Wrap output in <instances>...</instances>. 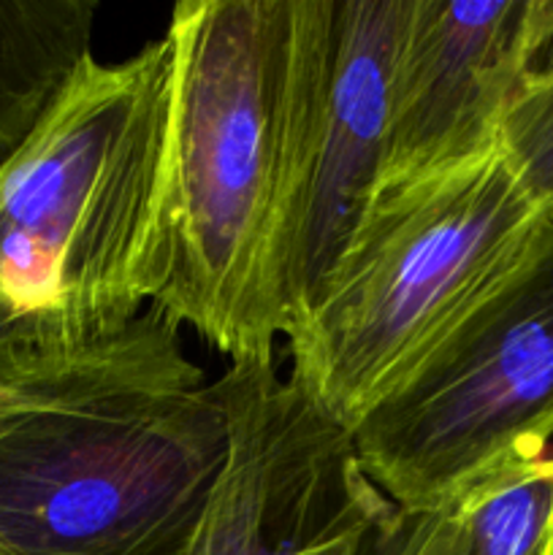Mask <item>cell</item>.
Listing matches in <instances>:
<instances>
[{"instance_id":"obj_12","label":"cell","mask_w":553,"mask_h":555,"mask_svg":"<svg viewBox=\"0 0 553 555\" xmlns=\"http://www.w3.org/2000/svg\"><path fill=\"white\" fill-rule=\"evenodd\" d=\"M374 555H472L461 526L459 509L450 504L445 509L423 515H401L399 526L380 542Z\"/></svg>"},{"instance_id":"obj_14","label":"cell","mask_w":553,"mask_h":555,"mask_svg":"<svg viewBox=\"0 0 553 555\" xmlns=\"http://www.w3.org/2000/svg\"><path fill=\"white\" fill-rule=\"evenodd\" d=\"M535 555H553V540H548V542H545V545H542V547H540V551H537Z\"/></svg>"},{"instance_id":"obj_2","label":"cell","mask_w":553,"mask_h":555,"mask_svg":"<svg viewBox=\"0 0 553 555\" xmlns=\"http://www.w3.org/2000/svg\"><path fill=\"white\" fill-rule=\"evenodd\" d=\"M171 92L166 36L114 65L87 54L0 171V363L14 379L150 307Z\"/></svg>"},{"instance_id":"obj_8","label":"cell","mask_w":553,"mask_h":555,"mask_svg":"<svg viewBox=\"0 0 553 555\" xmlns=\"http://www.w3.org/2000/svg\"><path fill=\"white\" fill-rule=\"evenodd\" d=\"M551 36L553 0H410L390 76L380 190L491 155L504 112Z\"/></svg>"},{"instance_id":"obj_4","label":"cell","mask_w":553,"mask_h":555,"mask_svg":"<svg viewBox=\"0 0 553 555\" xmlns=\"http://www.w3.org/2000/svg\"><path fill=\"white\" fill-rule=\"evenodd\" d=\"M542 225L499 146L455 171L380 190L314 307L287 336L291 383L352 428L524 258Z\"/></svg>"},{"instance_id":"obj_5","label":"cell","mask_w":553,"mask_h":555,"mask_svg":"<svg viewBox=\"0 0 553 555\" xmlns=\"http://www.w3.org/2000/svg\"><path fill=\"white\" fill-rule=\"evenodd\" d=\"M369 480L404 515L545 455L553 437V228L464 309L356 426Z\"/></svg>"},{"instance_id":"obj_9","label":"cell","mask_w":553,"mask_h":555,"mask_svg":"<svg viewBox=\"0 0 553 555\" xmlns=\"http://www.w3.org/2000/svg\"><path fill=\"white\" fill-rule=\"evenodd\" d=\"M95 0H0V171L90 52Z\"/></svg>"},{"instance_id":"obj_1","label":"cell","mask_w":553,"mask_h":555,"mask_svg":"<svg viewBox=\"0 0 553 555\" xmlns=\"http://www.w3.org/2000/svg\"><path fill=\"white\" fill-rule=\"evenodd\" d=\"M226 450L215 388L146 307L20 377L0 417V555H190Z\"/></svg>"},{"instance_id":"obj_7","label":"cell","mask_w":553,"mask_h":555,"mask_svg":"<svg viewBox=\"0 0 553 555\" xmlns=\"http://www.w3.org/2000/svg\"><path fill=\"white\" fill-rule=\"evenodd\" d=\"M228 450L190 555H374L401 509L369 480L347 426L274 363L211 383Z\"/></svg>"},{"instance_id":"obj_10","label":"cell","mask_w":553,"mask_h":555,"mask_svg":"<svg viewBox=\"0 0 553 555\" xmlns=\"http://www.w3.org/2000/svg\"><path fill=\"white\" fill-rule=\"evenodd\" d=\"M453 507L472 555H535L553 540V459L507 466Z\"/></svg>"},{"instance_id":"obj_6","label":"cell","mask_w":553,"mask_h":555,"mask_svg":"<svg viewBox=\"0 0 553 555\" xmlns=\"http://www.w3.org/2000/svg\"><path fill=\"white\" fill-rule=\"evenodd\" d=\"M410 0H293L285 160L269 255L280 336L309 314L380 190Z\"/></svg>"},{"instance_id":"obj_3","label":"cell","mask_w":553,"mask_h":555,"mask_svg":"<svg viewBox=\"0 0 553 555\" xmlns=\"http://www.w3.org/2000/svg\"><path fill=\"white\" fill-rule=\"evenodd\" d=\"M293 0H182L150 307L233 363H274L269 255L282 190Z\"/></svg>"},{"instance_id":"obj_11","label":"cell","mask_w":553,"mask_h":555,"mask_svg":"<svg viewBox=\"0 0 553 555\" xmlns=\"http://www.w3.org/2000/svg\"><path fill=\"white\" fill-rule=\"evenodd\" d=\"M497 146L540 220L553 228V36L510 101Z\"/></svg>"},{"instance_id":"obj_13","label":"cell","mask_w":553,"mask_h":555,"mask_svg":"<svg viewBox=\"0 0 553 555\" xmlns=\"http://www.w3.org/2000/svg\"><path fill=\"white\" fill-rule=\"evenodd\" d=\"M16 385H20V379L11 377V374L5 372L3 363H0V417H3V412L9 410L11 401H14Z\"/></svg>"}]
</instances>
